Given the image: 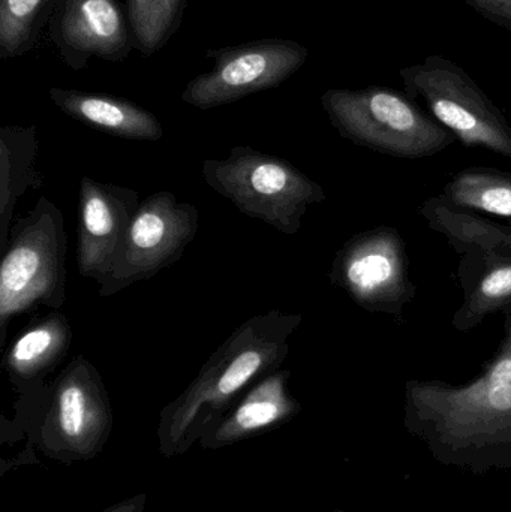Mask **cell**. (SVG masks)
I'll return each mask as SVG.
<instances>
[{"instance_id": "cell-20", "label": "cell", "mask_w": 511, "mask_h": 512, "mask_svg": "<svg viewBox=\"0 0 511 512\" xmlns=\"http://www.w3.org/2000/svg\"><path fill=\"white\" fill-rule=\"evenodd\" d=\"M188 0H126L135 48L144 57L165 47L182 24Z\"/></svg>"}, {"instance_id": "cell-19", "label": "cell", "mask_w": 511, "mask_h": 512, "mask_svg": "<svg viewBox=\"0 0 511 512\" xmlns=\"http://www.w3.org/2000/svg\"><path fill=\"white\" fill-rule=\"evenodd\" d=\"M441 195L459 209L489 213L511 221V174L504 171L465 168L444 186Z\"/></svg>"}, {"instance_id": "cell-2", "label": "cell", "mask_w": 511, "mask_h": 512, "mask_svg": "<svg viewBox=\"0 0 511 512\" xmlns=\"http://www.w3.org/2000/svg\"><path fill=\"white\" fill-rule=\"evenodd\" d=\"M405 397L410 420L450 447L511 441V357L503 345L470 384L411 379Z\"/></svg>"}, {"instance_id": "cell-18", "label": "cell", "mask_w": 511, "mask_h": 512, "mask_svg": "<svg viewBox=\"0 0 511 512\" xmlns=\"http://www.w3.org/2000/svg\"><path fill=\"white\" fill-rule=\"evenodd\" d=\"M290 370L278 369L258 379L216 430L218 442H233L275 426L296 414L299 405L288 391Z\"/></svg>"}, {"instance_id": "cell-7", "label": "cell", "mask_w": 511, "mask_h": 512, "mask_svg": "<svg viewBox=\"0 0 511 512\" xmlns=\"http://www.w3.org/2000/svg\"><path fill=\"white\" fill-rule=\"evenodd\" d=\"M329 279L357 306L399 321L417 294L405 240L396 228L387 225L363 231L345 242L333 258Z\"/></svg>"}, {"instance_id": "cell-21", "label": "cell", "mask_w": 511, "mask_h": 512, "mask_svg": "<svg viewBox=\"0 0 511 512\" xmlns=\"http://www.w3.org/2000/svg\"><path fill=\"white\" fill-rule=\"evenodd\" d=\"M53 0H0V59H17L35 47Z\"/></svg>"}, {"instance_id": "cell-4", "label": "cell", "mask_w": 511, "mask_h": 512, "mask_svg": "<svg viewBox=\"0 0 511 512\" xmlns=\"http://www.w3.org/2000/svg\"><path fill=\"white\" fill-rule=\"evenodd\" d=\"M66 248L65 219L48 198L12 225L0 264V348L15 316L65 303Z\"/></svg>"}, {"instance_id": "cell-9", "label": "cell", "mask_w": 511, "mask_h": 512, "mask_svg": "<svg viewBox=\"0 0 511 512\" xmlns=\"http://www.w3.org/2000/svg\"><path fill=\"white\" fill-rule=\"evenodd\" d=\"M305 45L288 39H258L206 53L215 66L189 81L182 101L198 110L233 104L246 96L281 86L308 60Z\"/></svg>"}, {"instance_id": "cell-3", "label": "cell", "mask_w": 511, "mask_h": 512, "mask_svg": "<svg viewBox=\"0 0 511 512\" xmlns=\"http://www.w3.org/2000/svg\"><path fill=\"white\" fill-rule=\"evenodd\" d=\"M321 105L342 138L381 155L431 158L456 141L411 96L392 87L329 89Z\"/></svg>"}, {"instance_id": "cell-1", "label": "cell", "mask_w": 511, "mask_h": 512, "mask_svg": "<svg viewBox=\"0 0 511 512\" xmlns=\"http://www.w3.org/2000/svg\"><path fill=\"white\" fill-rule=\"evenodd\" d=\"M299 313L270 310L236 328L210 355L185 393L164 412V430L179 441L195 424L213 420L252 382L275 372L290 354Z\"/></svg>"}, {"instance_id": "cell-23", "label": "cell", "mask_w": 511, "mask_h": 512, "mask_svg": "<svg viewBox=\"0 0 511 512\" xmlns=\"http://www.w3.org/2000/svg\"><path fill=\"white\" fill-rule=\"evenodd\" d=\"M110 512H137V505L135 504H126L122 505V507L114 508Z\"/></svg>"}, {"instance_id": "cell-17", "label": "cell", "mask_w": 511, "mask_h": 512, "mask_svg": "<svg viewBox=\"0 0 511 512\" xmlns=\"http://www.w3.org/2000/svg\"><path fill=\"white\" fill-rule=\"evenodd\" d=\"M36 126H3L0 129V249L8 243L12 215L18 200L29 189L41 186Z\"/></svg>"}, {"instance_id": "cell-8", "label": "cell", "mask_w": 511, "mask_h": 512, "mask_svg": "<svg viewBox=\"0 0 511 512\" xmlns=\"http://www.w3.org/2000/svg\"><path fill=\"white\" fill-rule=\"evenodd\" d=\"M198 224L197 207L179 203L173 192H156L141 201L99 297L119 294L179 261L194 242Z\"/></svg>"}, {"instance_id": "cell-15", "label": "cell", "mask_w": 511, "mask_h": 512, "mask_svg": "<svg viewBox=\"0 0 511 512\" xmlns=\"http://www.w3.org/2000/svg\"><path fill=\"white\" fill-rule=\"evenodd\" d=\"M419 213L428 227L443 236L459 256L497 255L511 258V225L459 209L441 194L426 200L419 207Z\"/></svg>"}, {"instance_id": "cell-5", "label": "cell", "mask_w": 511, "mask_h": 512, "mask_svg": "<svg viewBox=\"0 0 511 512\" xmlns=\"http://www.w3.org/2000/svg\"><path fill=\"white\" fill-rule=\"evenodd\" d=\"M203 179L240 213L287 236L299 233L309 207L326 200L323 186L290 161L249 146L233 147L225 159H207Z\"/></svg>"}, {"instance_id": "cell-13", "label": "cell", "mask_w": 511, "mask_h": 512, "mask_svg": "<svg viewBox=\"0 0 511 512\" xmlns=\"http://www.w3.org/2000/svg\"><path fill=\"white\" fill-rule=\"evenodd\" d=\"M50 99L66 116L125 140L159 141L164 137L161 122L135 102L104 93L50 89Z\"/></svg>"}, {"instance_id": "cell-12", "label": "cell", "mask_w": 511, "mask_h": 512, "mask_svg": "<svg viewBox=\"0 0 511 512\" xmlns=\"http://www.w3.org/2000/svg\"><path fill=\"white\" fill-rule=\"evenodd\" d=\"M50 424L72 448H89L110 424V403L101 376L83 354L60 373L54 384Z\"/></svg>"}, {"instance_id": "cell-22", "label": "cell", "mask_w": 511, "mask_h": 512, "mask_svg": "<svg viewBox=\"0 0 511 512\" xmlns=\"http://www.w3.org/2000/svg\"><path fill=\"white\" fill-rule=\"evenodd\" d=\"M501 345L509 351L511 357V315L504 318V340Z\"/></svg>"}, {"instance_id": "cell-6", "label": "cell", "mask_w": 511, "mask_h": 512, "mask_svg": "<svg viewBox=\"0 0 511 512\" xmlns=\"http://www.w3.org/2000/svg\"><path fill=\"white\" fill-rule=\"evenodd\" d=\"M405 93L422 99L429 114L468 149L511 159V125L503 111L455 60L432 54L399 69Z\"/></svg>"}, {"instance_id": "cell-14", "label": "cell", "mask_w": 511, "mask_h": 512, "mask_svg": "<svg viewBox=\"0 0 511 512\" xmlns=\"http://www.w3.org/2000/svg\"><path fill=\"white\" fill-rule=\"evenodd\" d=\"M464 300L452 319L459 333H470L486 318L511 315V258L497 255H462L458 268Z\"/></svg>"}, {"instance_id": "cell-11", "label": "cell", "mask_w": 511, "mask_h": 512, "mask_svg": "<svg viewBox=\"0 0 511 512\" xmlns=\"http://www.w3.org/2000/svg\"><path fill=\"white\" fill-rule=\"evenodd\" d=\"M140 206L138 192L126 186L83 177L78 192L77 264L81 277L105 282L132 216Z\"/></svg>"}, {"instance_id": "cell-10", "label": "cell", "mask_w": 511, "mask_h": 512, "mask_svg": "<svg viewBox=\"0 0 511 512\" xmlns=\"http://www.w3.org/2000/svg\"><path fill=\"white\" fill-rule=\"evenodd\" d=\"M50 36L74 71H83L93 57L122 62L135 48L119 0H62L51 17Z\"/></svg>"}, {"instance_id": "cell-16", "label": "cell", "mask_w": 511, "mask_h": 512, "mask_svg": "<svg viewBox=\"0 0 511 512\" xmlns=\"http://www.w3.org/2000/svg\"><path fill=\"white\" fill-rule=\"evenodd\" d=\"M71 324L59 310L30 322L3 355V369L20 384L38 381L68 354L72 345Z\"/></svg>"}]
</instances>
